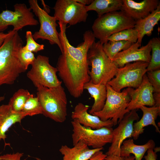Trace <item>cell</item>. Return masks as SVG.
Masks as SVG:
<instances>
[{
  "mask_svg": "<svg viewBox=\"0 0 160 160\" xmlns=\"http://www.w3.org/2000/svg\"><path fill=\"white\" fill-rule=\"evenodd\" d=\"M5 99V97L4 96L0 97V102L4 100Z\"/></svg>",
  "mask_w": 160,
  "mask_h": 160,
  "instance_id": "cell-41",
  "label": "cell"
},
{
  "mask_svg": "<svg viewBox=\"0 0 160 160\" xmlns=\"http://www.w3.org/2000/svg\"><path fill=\"white\" fill-rule=\"evenodd\" d=\"M32 95L27 89H19L10 98L8 104L13 111L20 113L25 103Z\"/></svg>",
  "mask_w": 160,
  "mask_h": 160,
  "instance_id": "cell-26",
  "label": "cell"
},
{
  "mask_svg": "<svg viewBox=\"0 0 160 160\" xmlns=\"http://www.w3.org/2000/svg\"><path fill=\"white\" fill-rule=\"evenodd\" d=\"M151 49V59L147 68V71L160 69V39L153 37L150 40Z\"/></svg>",
  "mask_w": 160,
  "mask_h": 160,
  "instance_id": "cell-27",
  "label": "cell"
},
{
  "mask_svg": "<svg viewBox=\"0 0 160 160\" xmlns=\"http://www.w3.org/2000/svg\"><path fill=\"white\" fill-rule=\"evenodd\" d=\"M140 109L143 112L142 117L140 120L133 124L132 137L135 140H137L140 135L143 132L144 128L149 125L153 126L157 132H160L159 128L155 122L157 116L160 115V107L155 105L150 107L143 106Z\"/></svg>",
  "mask_w": 160,
  "mask_h": 160,
  "instance_id": "cell-18",
  "label": "cell"
},
{
  "mask_svg": "<svg viewBox=\"0 0 160 160\" xmlns=\"http://www.w3.org/2000/svg\"><path fill=\"white\" fill-rule=\"evenodd\" d=\"M153 148H150L147 151V154L144 156L145 160H157L156 152Z\"/></svg>",
  "mask_w": 160,
  "mask_h": 160,
  "instance_id": "cell-34",
  "label": "cell"
},
{
  "mask_svg": "<svg viewBox=\"0 0 160 160\" xmlns=\"http://www.w3.org/2000/svg\"><path fill=\"white\" fill-rule=\"evenodd\" d=\"M25 116L21 112L13 111L8 104H3L0 106V141L4 142L7 137L6 133L14 124L21 123Z\"/></svg>",
  "mask_w": 160,
  "mask_h": 160,
  "instance_id": "cell-20",
  "label": "cell"
},
{
  "mask_svg": "<svg viewBox=\"0 0 160 160\" xmlns=\"http://www.w3.org/2000/svg\"><path fill=\"white\" fill-rule=\"evenodd\" d=\"M86 6L74 0H57L53 7L54 16L59 22L71 25L85 22L88 16Z\"/></svg>",
  "mask_w": 160,
  "mask_h": 160,
  "instance_id": "cell-12",
  "label": "cell"
},
{
  "mask_svg": "<svg viewBox=\"0 0 160 160\" xmlns=\"http://www.w3.org/2000/svg\"><path fill=\"white\" fill-rule=\"evenodd\" d=\"M155 145V142L152 140H149L145 144L141 145L135 144L133 139L126 140L121 146L120 156L125 158L132 154L135 160H141L148 150L150 148L154 149Z\"/></svg>",
  "mask_w": 160,
  "mask_h": 160,
  "instance_id": "cell-23",
  "label": "cell"
},
{
  "mask_svg": "<svg viewBox=\"0 0 160 160\" xmlns=\"http://www.w3.org/2000/svg\"><path fill=\"white\" fill-rule=\"evenodd\" d=\"M103 149H90L84 143L79 141L73 148L63 145L59 151L63 156L62 160H88L95 153Z\"/></svg>",
  "mask_w": 160,
  "mask_h": 160,
  "instance_id": "cell-19",
  "label": "cell"
},
{
  "mask_svg": "<svg viewBox=\"0 0 160 160\" xmlns=\"http://www.w3.org/2000/svg\"><path fill=\"white\" fill-rule=\"evenodd\" d=\"M138 39L137 31L134 28H130L122 30L115 33L110 37L108 41H124L132 43L136 42Z\"/></svg>",
  "mask_w": 160,
  "mask_h": 160,
  "instance_id": "cell-29",
  "label": "cell"
},
{
  "mask_svg": "<svg viewBox=\"0 0 160 160\" xmlns=\"http://www.w3.org/2000/svg\"><path fill=\"white\" fill-rule=\"evenodd\" d=\"M89 107L81 103H78L75 107L71 117L77 119L83 126L92 129H98L104 127H112L113 123L111 119L104 121L97 116L88 112Z\"/></svg>",
  "mask_w": 160,
  "mask_h": 160,
  "instance_id": "cell-16",
  "label": "cell"
},
{
  "mask_svg": "<svg viewBox=\"0 0 160 160\" xmlns=\"http://www.w3.org/2000/svg\"><path fill=\"white\" fill-rule=\"evenodd\" d=\"M31 66L27 76L35 87L40 85L51 88L61 85L57 75V69L50 64L48 57L38 55Z\"/></svg>",
  "mask_w": 160,
  "mask_h": 160,
  "instance_id": "cell-9",
  "label": "cell"
},
{
  "mask_svg": "<svg viewBox=\"0 0 160 160\" xmlns=\"http://www.w3.org/2000/svg\"><path fill=\"white\" fill-rule=\"evenodd\" d=\"M132 44L124 41H108L103 44L102 47L106 55L112 60L118 53L126 49Z\"/></svg>",
  "mask_w": 160,
  "mask_h": 160,
  "instance_id": "cell-25",
  "label": "cell"
},
{
  "mask_svg": "<svg viewBox=\"0 0 160 160\" xmlns=\"http://www.w3.org/2000/svg\"><path fill=\"white\" fill-rule=\"evenodd\" d=\"M135 23L136 20L124 11H113L98 17L92 25V32L95 38L103 44L108 41V38L112 34L134 28Z\"/></svg>",
  "mask_w": 160,
  "mask_h": 160,
  "instance_id": "cell-5",
  "label": "cell"
},
{
  "mask_svg": "<svg viewBox=\"0 0 160 160\" xmlns=\"http://www.w3.org/2000/svg\"><path fill=\"white\" fill-rule=\"evenodd\" d=\"M25 116L42 114L43 111L38 97L32 94L25 104L21 112Z\"/></svg>",
  "mask_w": 160,
  "mask_h": 160,
  "instance_id": "cell-28",
  "label": "cell"
},
{
  "mask_svg": "<svg viewBox=\"0 0 160 160\" xmlns=\"http://www.w3.org/2000/svg\"><path fill=\"white\" fill-rule=\"evenodd\" d=\"M58 24L62 49L56 68L59 77L70 95L78 98L83 94L84 85L90 80L87 56L95 38L92 31H87L83 34V41L75 47L70 44L67 38V25L59 22Z\"/></svg>",
  "mask_w": 160,
  "mask_h": 160,
  "instance_id": "cell-1",
  "label": "cell"
},
{
  "mask_svg": "<svg viewBox=\"0 0 160 160\" xmlns=\"http://www.w3.org/2000/svg\"><path fill=\"white\" fill-rule=\"evenodd\" d=\"M23 44L18 31L8 32L0 47V86L13 84L20 74L26 71L18 57Z\"/></svg>",
  "mask_w": 160,
  "mask_h": 160,
  "instance_id": "cell-2",
  "label": "cell"
},
{
  "mask_svg": "<svg viewBox=\"0 0 160 160\" xmlns=\"http://www.w3.org/2000/svg\"><path fill=\"white\" fill-rule=\"evenodd\" d=\"M123 2L121 10L136 21L148 16L160 4L158 0H144L139 2L132 0H123Z\"/></svg>",
  "mask_w": 160,
  "mask_h": 160,
  "instance_id": "cell-17",
  "label": "cell"
},
{
  "mask_svg": "<svg viewBox=\"0 0 160 160\" xmlns=\"http://www.w3.org/2000/svg\"><path fill=\"white\" fill-rule=\"evenodd\" d=\"M106 87L107 97L103 108L92 114L97 116L103 121L111 119L115 126L119 123L125 114L129 112L127 108L130 98L127 88L118 92L107 84Z\"/></svg>",
  "mask_w": 160,
  "mask_h": 160,
  "instance_id": "cell-6",
  "label": "cell"
},
{
  "mask_svg": "<svg viewBox=\"0 0 160 160\" xmlns=\"http://www.w3.org/2000/svg\"><path fill=\"white\" fill-rule=\"evenodd\" d=\"M30 8L38 17L40 24L39 31L35 32L33 37L35 40L39 39L47 40L51 45L57 44L60 51L62 47L57 29V20L54 16L49 15L39 6L37 0H29Z\"/></svg>",
  "mask_w": 160,
  "mask_h": 160,
  "instance_id": "cell-10",
  "label": "cell"
},
{
  "mask_svg": "<svg viewBox=\"0 0 160 160\" xmlns=\"http://www.w3.org/2000/svg\"><path fill=\"white\" fill-rule=\"evenodd\" d=\"M7 35L8 33H4L3 32H0V47L3 44Z\"/></svg>",
  "mask_w": 160,
  "mask_h": 160,
  "instance_id": "cell-39",
  "label": "cell"
},
{
  "mask_svg": "<svg viewBox=\"0 0 160 160\" xmlns=\"http://www.w3.org/2000/svg\"><path fill=\"white\" fill-rule=\"evenodd\" d=\"M127 89L130 98L127 108L128 111L140 109L143 106L151 107L154 105L153 89L148 80L146 73L138 87L135 89L132 88Z\"/></svg>",
  "mask_w": 160,
  "mask_h": 160,
  "instance_id": "cell-15",
  "label": "cell"
},
{
  "mask_svg": "<svg viewBox=\"0 0 160 160\" xmlns=\"http://www.w3.org/2000/svg\"><path fill=\"white\" fill-rule=\"evenodd\" d=\"M18 57L21 63L26 70L29 65H31L36 59L33 53L26 49L24 46L20 49Z\"/></svg>",
  "mask_w": 160,
  "mask_h": 160,
  "instance_id": "cell-30",
  "label": "cell"
},
{
  "mask_svg": "<svg viewBox=\"0 0 160 160\" xmlns=\"http://www.w3.org/2000/svg\"><path fill=\"white\" fill-rule=\"evenodd\" d=\"M105 160H124V158L120 156H118L111 155H106Z\"/></svg>",
  "mask_w": 160,
  "mask_h": 160,
  "instance_id": "cell-37",
  "label": "cell"
},
{
  "mask_svg": "<svg viewBox=\"0 0 160 160\" xmlns=\"http://www.w3.org/2000/svg\"><path fill=\"white\" fill-rule=\"evenodd\" d=\"M102 44L95 41L88 52L87 60L91 66L90 81L95 84L106 85L115 76L118 67L104 52Z\"/></svg>",
  "mask_w": 160,
  "mask_h": 160,
  "instance_id": "cell-4",
  "label": "cell"
},
{
  "mask_svg": "<svg viewBox=\"0 0 160 160\" xmlns=\"http://www.w3.org/2000/svg\"><path fill=\"white\" fill-rule=\"evenodd\" d=\"M23 153L17 152L12 154H7L0 156V160H21ZM23 160H26V159Z\"/></svg>",
  "mask_w": 160,
  "mask_h": 160,
  "instance_id": "cell-33",
  "label": "cell"
},
{
  "mask_svg": "<svg viewBox=\"0 0 160 160\" xmlns=\"http://www.w3.org/2000/svg\"><path fill=\"white\" fill-rule=\"evenodd\" d=\"M36 87L42 114L56 122H64L67 115V99L64 88L61 85L51 88L39 85Z\"/></svg>",
  "mask_w": 160,
  "mask_h": 160,
  "instance_id": "cell-3",
  "label": "cell"
},
{
  "mask_svg": "<svg viewBox=\"0 0 160 160\" xmlns=\"http://www.w3.org/2000/svg\"><path fill=\"white\" fill-rule=\"evenodd\" d=\"M106 156V155L102 151H100L95 153L88 160H103L105 159Z\"/></svg>",
  "mask_w": 160,
  "mask_h": 160,
  "instance_id": "cell-35",
  "label": "cell"
},
{
  "mask_svg": "<svg viewBox=\"0 0 160 160\" xmlns=\"http://www.w3.org/2000/svg\"><path fill=\"white\" fill-rule=\"evenodd\" d=\"M103 160H105V159H104Z\"/></svg>",
  "mask_w": 160,
  "mask_h": 160,
  "instance_id": "cell-43",
  "label": "cell"
},
{
  "mask_svg": "<svg viewBox=\"0 0 160 160\" xmlns=\"http://www.w3.org/2000/svg\"><path fill=\"white\" fill-rule=\"evenodd\" d=\"M139 119L136 110H131L125 114L118 126L113 129L111 144L105 154L107 156H120L121 146L124 140L132 137L134 122Z\"/></svg>",
  "mask_w": 160,
  "mask_h": 160,
  "instance_id": "cell-13",
  "label": "cell"
},
{
  "mask_svg": "<svg viewBox=\"0 0 160 160\" xmlns=\"http://www.w3.org/2000/svg\"><path fill=\"white\" fill-rule=\"evenodd\" d=\"M124 160H135L134 156H130L124 158Z\"/></svg>",
  "mask_w": 160,
  "mask_h": 160,
  "instance_id": "cell-40",
  "label": "cell"
},
{
  "mask_svg": "<svg viewBox=\"0 0 160 160\" xmlns=\"http://www.w3.org/2000/svg\"><path fill=\"white\" fill-rule=\"evenodd\" d=\"M123 0H93L89 5L86 6L87 12L94 11L98 17L111 12L121 10Z\"/></svg>",
  "mask_w": 160,
  "mask_h": 160,
  "instance_id": "cell-24",
  "label": "cell"
},
{
  "mask_svg": "<svg viewBox=\"0 0 160 160\" xmlns=\"http://www.w3.org/2000/svg\"><path fill=\"white\" fill-rule=\"evenodd\" d=\"M148 63L137 61L118 68L115 76L107 84L118 92L126 87L137 88L141 84L144 76L147 72Z\"/></svg>",
  "mask_w": 160,
  "mask_h": 160,
  "instance_id": "cell-7",
  "label": "cell"
},
{
  "mask_svg": "<svg viewBox=\"0 0 160 160\" xmlns=\"http://www.w3.org/2000/svg\"><path fill=\"white\" fill-rule=\"evenodd\" d=\"M14 7V11L6 10L0 13V32L5 31L9 25L13 27V31H18L26 26L39 24L31 8H28L25 4L17 3Z\"/></svg>",
  "mask_w": 160,
  "mask_h": 160,
  "instance_id": "cell-11",
  "label": "cell"
},
{
  "mask_svg": "<svg viewBox=\"0 0 160 160\" xmlns=\"http://www.w3.org/2000/svg\"><path fill=\"white\" fill-rule=\"evenodd\" d=\"M153 98L155 102L154 105L160 107V93L153 92Z\"/></svg>",
  "mask_w": 160,
  "mask_h": 160,
  "instance_id": "cell-36",
  "label": "cell"
},
{
  "mask_svg": "<svg viewBox=\"0 0 160 160\" xmlns=\"http://www.w3.org/2000/svg\"><path fill=\"white\" fill-rule=\"evenodd\" d=\"M76 1L79 3L84 5L86 6L90 4L93 1V0H74Z\"/></svg>",
  "mask_w": 160,
  "mask_h": 160,
  "instance_id": "cell-38",
  "label": "cell"
},
{
  "mask_svg": "<svg viewBox=\"0 0 160 160\" xmlns=\"http://www.w3.org/2000/svg\"><path fill=\"white\" fill-rule=\"evenodd\" d=\"M160 20V4L156 9L144 18L136 21L134 28L138 34L137 41L141 44L144 36H150L155 25Z\"/></svg>",
  "mask_w": 160,
  "mask_h": 160,
  "instance_id": "cell-21",
  "label": "cell"
},
{
  "mask_svg": "<svg viewBox=\"0 0 160 160\" xmlns=\"http://www.w3.org/2000/svg\"><path fill=\"white\" fill-rule=\"evenodd\" d=\"M83 89L87 90L94 99V103L89 113L92 114L102 110L107 97L106 85L95 84L90 81L84 85Z\"/></svg>",
  "mask_w": 160,
  "mask_h": 160,
  "instance_id": "cell-22",
  "label": "cell"
},
{
  "mask_svg": "<svg viewBox=\"0 0 160 160\" xmlns=\"http://www.w3.org/2000/svg\"><path fill=\"white\" fill-rule=\"evenodd\" d=\"M25 38L26 43L24 47L27 50L33 53H37L44 49V45L39 44L35 41L31 31H27L26 32Z\"/></svg>",
  "mask_w": 160,
  "mask_h": 160,
  "instance_id": "cell-31",
  "label": "cell"
},
{
  "mask_svg": "<svg viewBox=\"0 0 160 160\" xmlns=\"http://www.w3.org/2000/svg\"><path fill=\"white\" fill-rule=\"evenodd\" d=\"M73 127L72 138L73 145L81 141L93 149L103 148L106 144L111 143L113 137L112 127H104L92 129L81 125L76 119L71 121Z\"/></svg>",
  "mask_w": 160,
  "mask_h": 160,
  "instance_id": "cell-8",
  "label": "cell"
},
{
  "mask_svg": "<svg viewBox=\"0 0 160 160\" xmlns=\"http://www.w3.org/2000/svg\"><path fill=\"white\" fill-rule=\"evenodd\" d=\"M146 74L153 92L160 93V69L147 71Z\"/></svg>",
  "mask_w": 160,
  "mask_h": 160,
  "instance_id": "cell-32",
  "label": "cell"
},
{
  "mask_svg": "<svg viewBox=\"0 0 160 160\" xmlns=\"http://www.w3.org/2000/svg\"><path fill=\"white\" fill-rule=\"evenodd\" d=\"M36 160H41V159H40L39 158H36Z\"/></svg>",
  "mask_w": 160,
  "mask_h": 160,
  "instance_id": "cell-42",
  "label": "cell"
},
{
  "mask_svg": "<svg viewBox=\"0 0 160 160\" xmlns=\"http://www.w3.org/2000/svg\"><path fill=\"white\" fill-rule=\"evenodd\" d=\"M141 45L137 41L132 44L126 49L118 53L112 61L118 68L132 62L141 61L149 63L151 50L150 40L145 45L139 48Z\"/></svg>",
  "mask_w": 160,
  "mask_h": 160,
  "instance_id": "cell-14",
  "label": "cell"
}]
</instances>
